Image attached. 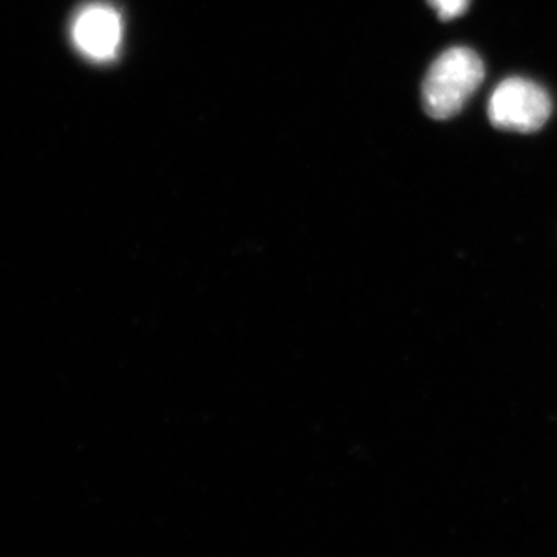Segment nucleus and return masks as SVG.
Wrapping results in <instances>:
<instances>
[{"mask_svg":"<svg viewBox=\"0 0 557 557\" xmlns=\"http://www.w3.org/2000/svg\"><path fill=\"white\" fill-rule=\"evenodd\" d=\"M552 97L536 81L511 76L502 81L487 102V119L496 129L533 134L547 124Z\"/></svg>","mask_w":557,"mask_h":557,"instance_id":"2","label":"nucleus"},{"mask_svg":"<svg viewBox=\"0 0 557 557\" xmlns=\"http://www.w3.org/2000/svg\"><path fill=\"white\" fill-rule=\"evenodd\" d=\"M123 21L119 11L106 3L86 7L73 24V40L87 58L110 61L120 51Z\"/></svg>","mask_w":557,"mask_h":557,"instance_id":"3","label":"nucleus"},{"mask_svg":"<svg viewBox=\"0 0 557 557\" xmlns=\"http://www.w3.org/2000/svg\"><path fill=\"white\" fill-rule=\"evenodd\" d=\"M440 21L449 22L467 13L471 0H429Z\"/></svg>","mask_w":557,"mask_h":557,"instance_id":"4","label":"nucleus"},{"mask_svg":"<svg viewBox=\"0 0 557 557\" xmlns=\"http://www.w3.org/2000/svg\"><path fill=\"white\" fill-rule=\"evenodd\" d=\"M485 79L482 58L468 47H453L432 62L423 81V108L431 119L449 120L463 110Z\"/></svg>","mask_w":557,"mask_h":557,"instance_id":"1","label":"nucleus"}]
</instances>
